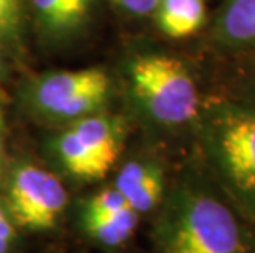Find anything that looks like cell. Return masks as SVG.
I'll return each instance as SVG.
<instances>
[{
	"label": "cell",
	"mask_w": 255,
	"mask_h": 253,
	"mask_svg": "<svg viewBox=\"0 0 255 253\" xmlns=\"http://www.w3.org/2000/svg\"><path fill=\"white\" fill-rule=\"evenodd\" d=\"M219 46L255 53V0H224L213 25Z\"/></svg>",
	"instance_id": "obj_8"
},
{
	"label": "cell",
	"mask_w": 255,
	"mask_h": 253,
	"mask_svg": "<svg viewBox=\"0 0 255 253\" xmlns=\"http://www.w3.org/2000/svg\"><path fill=\"white\" fill-rule=\"evenodd\" d=\"M30 3L43 33L66 38L86 23L92 0H30Z\"/></svg>",
	"instance_id": "obj_9"
},
{
	"label": "cell",
	"mask_w": 255,
	"mask_h": 253,
	"mask_svg": "<svg viewBox=\"0 0 255 253\" xmlns=\"http://www.w3.org/2000/svg\"><path fill=\"white\" fill-rule=\"evenodd\" d=\"M124 147V128L117 118L91 114L73 122L55 140V153L63 168L79 179L104 177Z\"/></svg>",
	"instance_id": "obj_4"
},
{
	"label": "cell",
	"mask_w": 255,
	"mask_h": 253,
	"mask_svg": "<svg viewBox=\"0 0 255 253\" xmlns=\"http://www.w3.org/2000/svg\"><path fill=\"white\" fill-rule=\"evenodd\" d=\"M126 207H130L119 192L114 187H107V189L99 191L97 194L92 196L88 204H86L83 219H101L107 217V215L117 214L124 211Z\"/></svg>",
	"instance_id": "obj_12"
},
{
	"label": "cell",
	"mask_w": 255,
	"mask_h": 253,
	"mask_svg": "<svg viewBox=\"0 0 255 253\" xmlns=\"http://www.w3.org/2000/svg\"><path fill=\"white\" fill-rule=\"evenodd\" d=\"M198 122L211 179L255 225V105L219 100L201 109Z\"/></svg>",
	"instance_id": "obj_2"
},
{
	"label": "cell",
	"mask_w": 255,
	"mask_h": 253,
	"mask_svg": "<svg viewBox=\"0 0 255 253\" xmlns=\"http://www.w3.org/2000/svg\"><path fill=\"white\" fill-rule=\"evenodd\" d=\"M155 253H255L252 225L203 174L180 177L156 209Z\"/></svg>",
	"instance_id": "obj_1"
},
{
	"label": "cell",
	"mask_w": 255,
	"mask_h": 253,
	"mask_svg": "<svg viewBox=\"0 0 255 253\" xmlns=\"http://www.w3.org/2000/svg\"><path fill=\"white\" fill-rule=\"evenodd\" d=\"M8 249H10V245L5 244L3 240H0V253H8Z\"/></svg>",
	"instance_id": "obj_17"
},
{
	"label": "cell",
	"mask_w": 255,
	"mask_h": 253,
	"mask_svg": "<svg viewBox=\"0 0 255 253\" xmlns=\"http://www.w3.org/2000/svg\"><path fill=\"white\" fill-rule=\"evenodd\" d=\"M237 100H242V102H247V104L255 105V56L252 61L249 63L246 76H244V81H242L241 94H239Z\"/></svg>",
	"instance_id": "obj_15"
},
{
	"label": "cell",
	"mask_w": 255,
	"mask_h": 253,
	"mask_svg": "<svg viewBox=\"0 0 255 253\" xmlns=\"http://www.w3.org/2000/svg\"><path fill=\"white\" fill-rule=\"evenodd\" d=\"M153 15L161 33L183 40L203 28L208 12L204 0H160Z\"/></svg>",
	"instance_id": "obj_10"
},
{
	"label": "cell",
	"mask_w": 255,
	"mask_h": 253,
	"mask_svg": "<svg viewBox=\"0 0 255 253\" xmlns=\"http://www.w3.org/2000/svg\"><path fill=\"white\" fill-rule=\"evenodd\" d=\"M86 232L92 240L106 247H121L130 240L138 225V214L132 207L101 219H83Z\"/></svg>",
	"instance_id": "obj_11"
},
{
	"label": "cell",
	"mask_w": 255,
	"mask_h": 253,
	"mask_svg": "<svg viewBox=\"0 0 255 253\" xmlns=\"http://www.w3.org/2000/svg\"><path fill=\"white\" fill-rule=\"evenodd\" d=\"M112 2L126 10L127 13L137 15V17H148L155 13L160 0H112Z\"/></svg>",
	"instance_id": "obj_14"
},
{
	"label": "cell",
	"mask_w": 255,
	"mask_h": 253,
	"mask_svg": "<svg viewBox=\"0 0 255 253\" xmlns=\"http://www.w3.org/2000/svg\"><path fill=\"white\" fill-rule=\"evenodd\" d=\"M0 127H2V109H0Z\"/></svg>",
	"instance_id": "obj_19"
},
{
	"label": "cell",
	"mask_w": 255,
	"mask_h": 253,
	"mask_svg": "<svg viewBox=\"0 0 255 253\" xmlns=\"http://www.w3.org/2000/svg\"><path fill=\"white\" fill-rule=\"evenodd\" d=\"M0 160H2V137H0Z\"/></svg>",
	"instance_id": "obj_18"
},
{
	"label": "cell",
	"mask_w": 255,
	"mask_h": 253,
	"mask_svg": "<svg viewBox=\"0 0 255 253\" xmlns=\"http://www.w3.org/2000/svg\"><path fill=\"white\" fill-rule=\"evenodd\" d=\"M112 187L138 215L150 214L165 197V173L151 160H132L121 168Z\"/></svg>",
	"instance_id": "obj_7"
},
{
	"label": "cell",
	"mask_w": 255,
	"mask_h": 253,
	"mask_svg": "<svg viewBox=\"0 0 255 253\" xmlns=\"http://www.w3.org/2000/svg\"><path fill=\"white\" fill-rule=\"evenodd\" d=\"M0 69H2V53H0Z\"/></svg>",
	"instance_id": "obj_20"
},
{
	"label": "cell",
	"mask_w": 255,
	"mask_h": 253,
	"mask_svg": "<svg viewBox=\"0 0 255 253\" xmlns=\"http://www.w3.org/2000/svg\"><path fill=\"white\" fill-rule=\"evenodd\" d=\"M111 83L102 69L88 68L79 71L50 73L36 81L31 87V104L40 114L78 120L96 114L109 97Z\"/></svg>",
	"instance_id": "obj_5"
},
{
	"label": "cell",
	"mask_w": 255,
	"mask_h": 253,
	"mask_svg": "<svg viewBox=\"0 0 255 253\" xmlns=\"http://www.w3.org/2000/svg\"><path fill=\"white\" fill-rule=\"evenodd\" d=\"M17 237V230H15V222L10 219V214L0 206V240L5 244H12Z\"/></svg>",
	"instance_id": "obj_16"
},
{
	"label": "cell",
	"mask_w": 255,
	"mask_h": 253,
	"mask_svg": "<svg viewBox=\"0 0 255 253\" xmlns=\"http://www.w3.org/2000/svg\"><path fill=\"white\" fill-rule=\"evenodd\" d=\"M7 204L15 224L41 232L56 227L68 204V192L50 171L21 163L10 174Z\"/></svg>",
	"instance_id": "obj_6"
},
{
	"label": "cell",
	"mask_w": 255,
	"mask_h": 253,
	"mask_svg": "<svg viewBox=\"0 0 255 253\" xmlns=\"http://www.w3.org/2000/svg\"><path fill=\"white\" fill-rule=\"evenodd\" d=\"M128 74L138 107L156 125L180 128L199 118L203 107L198 84L178 58L160 53L137 56Z\"/></svg>",
	"instance_id": "obj_3"
},
{
	"label": "cell",
	"mask_w": 255,
	"mask_h": 253,
	"mask_svg": "<svg viewBox=\"0 0 255 253\" xmlns=\"http://www.w3.org/2000/svg\"><path fill=\"white\" fill-rule=\"evenodd\" d=\"M23 0H0V40L12 41L17 38L21 20Z\"/></svg>",
	"instance_id": "obj_13"
}]
</instances>
